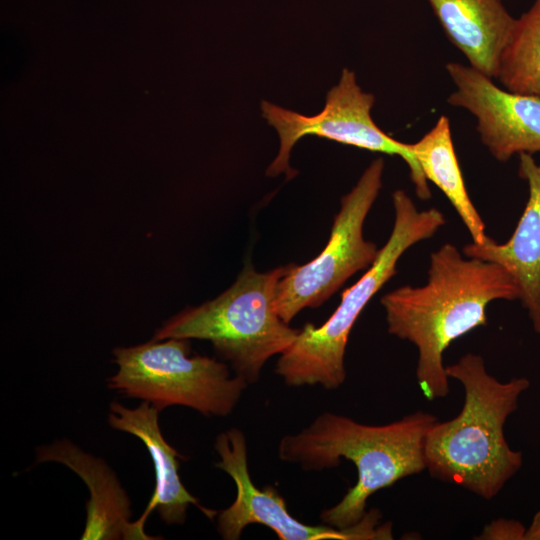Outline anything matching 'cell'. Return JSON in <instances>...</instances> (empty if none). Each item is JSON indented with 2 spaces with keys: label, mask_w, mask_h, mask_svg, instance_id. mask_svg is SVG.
<instances>
[{
  "label": "cell",
  "mask_w": 540,
  "mask_h": 540,
  "mask_svg": "<svg viewBox=\"0 0 540 540\" xmlns=\"http://www.w3.org/2000/svg\"><path fill=\"white\" fill-rule=\"evenodd\" d=\"M518 175L528 185V199L512 236L503 244L491 237L484 244L470 242L462 252L496 263L512 276L533 330L540 335V163L531 154H519Z\"/></svg>",
  "instance_id": "obj_11"
},
{
  "label": "cell",
  "mask_w": 540,
  "mask_h": 540,
  "mask_svg": "<svg viewBox=\"0 0 540 540\" xmlns=\"http://www.w3.org/2000/svg\"><path fill=\"white\" fill-rule=\"evenodd\" d=\"M219 461L215 467L226 472L236 486V497L217 513V530L225 540H237L249 524H261L273 530L280 540H389L393 539L391 522L380 524L377 509L366 512L352 526L307 525L294 518L284 498L272 486L258 488L252 482L247 457V442L238 428L221 432L214 443Z\"/></svg>",
  "instance_id": "obj_9"
},
{
  "label": "cell",
  "mask_w": 540,
  "mask_h": 540,
  "mask_svg": "<svg viewBox=\"0 0 540 540\" xmlns=\"http://www.w3.org/2000/svg\"><path fill=\"white\" fill-rule=\"evenodd\" d=\"M374 102V95L362 91L354 72L347 68L343 69L339 82L328 91L323 109L315 115H303L262 101V115L275 128L280 140L278 154L268 167L267 175L285 173L292 177L291 150L304 136L314 135L401 157L409 168L418 198L428 200L431 191L409 143L392 138L376 125L371 116Z\"/></svg>",
  "instance_id": "obj_8"
},
{
  "label": "cell",
  "mask_w": 540,
  "mask_h": 540,
  "mask_svg": "<svg viewBox=\"0 0 540 540\" xmlns=\"http://www.w3.org/2000/svg\"><path fill=\"white\" fill-rule=\"evenodd\" d=\"M456 90L447 102L477 120L482 143L501 162L515 154L540 152V99L503 90L471 66H446Z\"/></svg>",
  "instance_id": "obj_10"
},
{
  "label": "cell",
  "mask_w": 540,
  "mask_h": 540,
  "mask_svg": "<svg viewBox=\"0 0 540 540\" xmlns=\"http://www.w3.org/2000/svg\"><path fill=\"white\" fill-rule=\"evenodd\" d=\"M525 540H540V507L526 530Z\"/></svg>",
  "instance_id": "obj_18"
},
{
  "label": "cell",
  "mask_w": 540,
  "mask_h": 540,
  "mask_svg": "<svg viewBox=\"0 0 540 540\" xmlns=\"http://www.w3.org/2000/svg\"><path fill=\"white\" fill-rule=\"evenodd\" d=\"M286 268L261 273L246 266L225 292L171 317L153 339L210 341L237 375L255 383L267 360L282 354L299 333L275 309L277 283Z\"/></svg>",
  "instance_id": "obj_5"
},
{
  "label": "cell",
  "mask_w": 540,
  "mask_h": 540,
  "mask_svg": "<svg viewBox=\"0 0 540 540\" xmlns=\"http://www.w3.org/2000/svg\"><path fill=\"white\" fill-rule=\"evenodd\" d=\"M496 78L509 92L540 99V0L516 19Z\"/></svg>",
  "instance_id": "obj_16"
},
{
  "label": "cell",
  "mask_w": 540,
  "mask_h": 540,
  "mask_svg": "<svg viewBox=\"0 0 540 540\" xmlns=\"http://www.w3.org/2000/svg\"><path fill=\"white\" fill-rule=\"evenodd\" d=\"M425 178L435 184L450 201L469 231L472 242L484 244L490 238L485 223L472 203L455 153L450 122L441 116L420 140L409 143Z\"/></svg>",
  "instance_id": "obj_15"
},
{
  "label": "cell",
  "mask_w": 540,
  "mask_h": 540,
  "mask_svg": "<svg viewBox=\"0 0 540 540\" xmlns=\"http://www.w3.org/2000/svg\"><path fill=\"white\" fill-rule=\"evenodd\" d=\"M113 355L118 370L107 379L108 388L148 402L159 412L181 405L206 417H226L248 385L241 376H231L225 363L190 356L189 339H152L115 348Z\"/></svg>",
  "instance_id": "obj_6"
},
{
  "label": "cell",
  "mask_w": 540,
  "mask_h": 540,
  "mask_svg": "<svg viewBox=\"0 0 540 540\" xmlns=\"http://www.w3.org/2000/svg\"><path fill=\"white\" fill-rule=\"evenodd\" d=\"M438 418L416 411L385 425H368L324 412L296 434L284 436L278 457L306 471L336 467L341 459L354 464L357 481L321 520L345 528L366 514L370 496L399 480L426 470L425 439Z\"/></svg>",
  "instance_id": "obj_2"
},
{
  "label": "cell",
  "mask_w": 540,
  "mask_h": 540,
  "mask_svg": "<svg viewBox=\"0 0 540 540\" xmlns=\"http://www.w3.org/2000/svg\"><path fill=\"white\" fill-rule=\"evenodd\" d=\"M527 528L518 520L496 519L488 523L476 537L480 540H525Z\"/></svg>",
  "instance_id": "obj_17"
},
{
  "label": "cell",
  "mask_w": 540,
  "mask_h": 540,
  "mask_svg": "<svg viewBox=\"0 0 540 540\" xmlns=\"http://www.w3.org/2000/svg\"><path fill=\"white\" fill-rule=\"evenodd\" d=\"M451 42L470 66L493 79L514 27L502 0H428Z\"/></svg>",
  "instance_id": "obj_14"
},
{
  "label": "cell",
  "mask_w": 540,
  "mask_h": 540,
  "mask_svg": "<svg viewBox=\"0 0 540 540\" xmlns=\"http://www.w3.org/2000/svg\"><path fill=\"white\" fill-rule=\"evenodd\" d=\"M392 201L394 225L373 264L342 293L339 306L324 324L319 327L305 324L294 342L280 354L275 372L287 386L320 385L332 390L344 383L346 345L362 310L396 274V265L404 252L431 238L446 222L436 208L418 210L403 190H396Z\"/></svg>",
  "instance_id": "obj_4"
},
{
  "label": "cell",
  "mask_w": 540,
  "mask_h": 540,
  "mask_svg": "<svg viewBox=\"0 0 540 540\" xmlns=\"http://www.w3.org/2000/svg\"><path fill=\"white\" fill-rule=\"evenodd\" d=\"M446 373L462 385L464 402L456 417L437 420L430 427L425 439L426 470L437 480L490 500L522 467V452L509 446L504 426L530 381L515 377L501 382L474 353L446 366Z\"/></svg>",
  "instance_id": "obj_3"
},
{
  "label": "cell",
  "mask_w": 540,
  "mask_h": 540,
  "mask_svg": "<svg viewBox=\"0 0 540 540\" xmlns=\"http://www.w3.org/2000/svg\"><path fill=\"white\" fill-rule=\"evenodd\" d=\"M159 411L143 401L136 408H128L112 402L108 424L116 430L134 435L147 448L154 466L155 487L142 516L134 521L137 529L144 533V523L152 510L156 509L161 520L167 524H183L187 510L194 505L213 519L217 512L203 507L183 485L180 475V459H186L162 435L159 426Z\"/></svg>",
  "instance_id": "obj_12"
},
{
  "label": "cell",
  "mask_w": 540,
  "mask_h": 540,
  "mask_svg": "<svg viewBox=\"0 0 540 540\" xmlns=\"http://www.w3.org/2000/svg\"><path fill=\"white\" fill-rule=\"evenodd\" d=\"M384 160L376 158L341 199L329 241L308 263L287 266L276 287L275 309L289 323L301 310L315 308L356 272L368 269L379 249L365 240L363 225L382 187Z\"/></svg>",
  "instance_id": "obj_7"
},
{
  "label": "cell",
  "mask_w": 540,
  "mask_h": 540,
  "mask_svg": "<svg viewBox=\"0 0 540 540\" xmlns=\"http://www.w3.org/2000/svg\"><path fill=\"white\" fill-rule=\"evenodd\" d=\"M517 299L518 286L502 266L464 257L446 243L430 255L426 284L396 288L382 296L381 304L388 332L417 348V383L425 398L433 401L450 392L443 363L449 345L487 325L491 302Z\"/></svg>",
  "instance_id": "obj_1"
},
{
  "label": "cell",
  "mask_w": 540,
  "mask_h": 540,
  "mask_svg": "<svg viewBox=\"0 0 540 540\" xmlns=\"http://www.w3.org/2000/svg\"><path fill=\"white\" fill-rule=\"evenodd\" d=\"M57 462L86 484L90 499L82 540H149L131 522V502L114 471L101 458L84 452L69 440L36 449V463Z\"/></svg>",
  "instance_id": "obj_13"
}]
</instances>
